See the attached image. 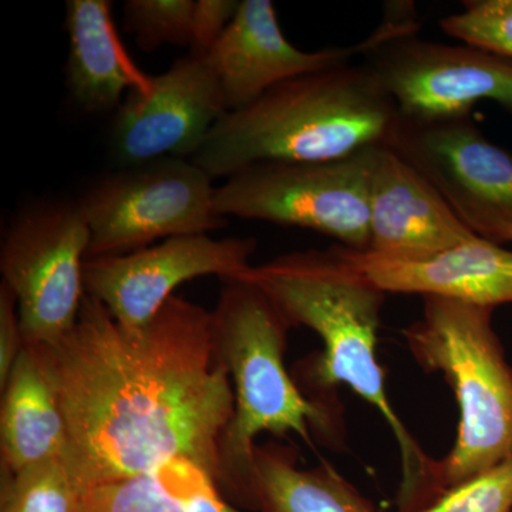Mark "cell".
I'll return each instance as SVG.
<instances>
[{
	"mask_svg": "<svg viewBox=\"0 0 512 512\" xmlns=\"http://www.w3.org/2000/svg\"><path fill=\"white\" fill-rule=\"evenodd\" d=\"M215 349L231 377L234 416L220 440V493L229 503L256 511L254 451L259 434L295 433L309 447L332 446L342 437L336 402L306 396L286 370L291 329L261 289L229 279L211 312Z\"/></svg>",
	"mask_w": 512,
	"mask_h": 512,
	"instance_id": "cell-4",
	"label": "cell"
},
{
	"mask_svg": "<svg viewBox=\"0 0 512 512\" xmlns=\"http://www.w3.org/2000/svg\"><path fill=\"white\" fill-rule=\"evenodd\" d=\"M373 150L332 161L249 165L215 188V211L225 220L311 229L338 239L340 247L366 252Z\"/></svg>",
	"mask_w": 512,
	"mask_h": 512,
	"instance_id": "cell-6",
	"label": "cell"
},
{
	"mask_svg": "<svg viewBox=\"0 0 512 512\" xmlns=\"http://www.w3.org/2000/svg\"><path fill=\"white\" fill-rule=\"evenodd\" d=\"M493 312L426 296L423 316L403 332L417 365L444 376L460 410L456 443L439 460L443 494L512 460V366Z\"/></svg>",
	"mask_w": 512,
	"mask_h": 512,
	"instance_id": "cell-5",
	"label": "cell"
},
{
	"mask_svg": "<svg viewBox=\"0 0 512 512\" xmlns=\"http://www.w3.org/2000/svg\"><path fill=\"white\" fill-rule=\"evenodd\" d=\"M251 238L183 235L110 258L86 259L84 289L126 329L146 326L178 286L201 276L237 278L251 266Z\"/></svg>",
	"mask_w": 512,
	"mask_h": 512,
	"instance_id": "cell-11",
	"label": "cell"
},
{
	"mask_svg": "<svg viewBox=\"0 0 512 512\" xmlns=\"http://www.w3.org/2000/svg\"><path fill=\"white\" fill-rule=\"evenodd\" d=\"M225 113L210 59L188 53L127 94L113 124L114 154L121 167L161 158L191 160Z\"/></svg>",
	"mask_w": 512,
	"mask_h": 512,
	"instance_id": "cell-12",
	"label": "cell"
},
{
	"mask_svg": "<svg viewBox=\"0 0 512 512\" xmlns=\"http://www.w3.org/2000/svg\"><path fill=\"white\" fill-rule=\"evenodd\" d=\"M84 490L64 458L2 474L0 512H80Z\"/></svg>",
	"mask_w": 512,
	"mask_h": 512,
	"instance_id": "cell-19",
	"label": "cell"
},
{
	"mask_svg": "<svg viewBox=\"0 0 512 512\" xmlns=\"http://www.w3.org/2000/svg\"><path fill=\"white\" fill-rule=\"evenodd\" d=\"M195 0H127L124 28L144 52L164 45L191 49Z\"/></svg>",
	"mask_w": 512,
	"mask_h": 512,
	"instance_id": "cell-20",
	"label": "cell"
},
{
	"mask_svg": "<svg viewBox=\"0 0 512 512\" xmlns=\"http://www.w3.org/2000/svg\"><path fill=\"white\" fill-rule=\"evenodd\" d=\"M254 493L259 512H377L326 461L301 470L296 448L274 441L255 446Z\"/></svg>",
	"mask_w": 512,
	"mask_h": 512,
	"instance_id": "cell-18",
	"label": "cell"
},
{
	"mask_svg": "<svg viewBox=\"0 0 512 512\" xmlns=\"http://www.w3.org/2000/svg\"><path fill=\"white\" fill-rule=\"evenodd\" d=\"M362 47L305 52L286 39L271 0H242L237 15L208 53L228 111L241 109L278 84L349 63Z\"/></svg>",
	"mask_w": 512,
	"mask_h": 512,
	"instance_id": "cell-14",
	"label": "cell"
},
{
	"mask_svg": "<svg viewBox=\"0 0 512 512\" xmlns=\"http://www.w3.org/2000/svg\"><path fill=\"white\" fill-rule=\"evenodd\" d=\"M419 512H512V460L451 488Z\"/></svg>",
	"mask_w": 512,
	"mask_h": 512,
	"instance_id": "cell-23",
	"label": "cell"
},
{
	"mask_svg": "<svg viewBox=\"0 0 512 512\" xmlns=\"http://www.w3.org/2000/svg\"><path fill=\"white\" fill-rule=\"evenodd\" d=\"M25 349L18 299L6 284H0V389Z\"/></svg>",
	"mask_w": 512,
	"mask_h": 512,
	"instance_id": "cell-26",
	"label": "cell"
},
{
	"mask_svg": "<svg viewBox=\"0 0 512 512\" xmlns=\"http://www.w3.org/2000/svg\"><path fill=\"white\" fill-rule=\"evenodd\" d=\"M64 26L67 89L86 113L119 110L131 90L150 83L151 76L138 70L120 42L109 0H69Z\"/></svg>",
	"mask_w": 512,
	"mask_h": 512,
	"instance_id": "cell-16",
	"label": "cell"
},
{
	"mask_svg": "<svg viewBox=\"0 0 512 512\" xmlns=\"http://www.w3.org/2000/svg\"><path fill=\"white\" fill-rule=\"evenodd\" d=\"M366 252L421 261L477 238L439 192L387 146L373 150Z\"/></svg>",
	"mask_w": 512,
	"mask_h": 512,
	"instance_id": "cell-13",
	"label": "cell"
},
{
	"mask_svg": "<svg viewBox=\"0 0 512 512\" xmlns=\"http://www.w3.org/2000/svg\"><path fill=\"white\" fill-rule=\"evenodd\" d=\"M416 30L387 23L360 43L366 66L402 116H463L485 100L512 113L511 57L466 43L420 39Z\"/></svg>",
	"mask_w": 512,
	"mask_h": 512,
	"instance_id": "cell-9",
	"label": "cell"
},
{
	"mask_svg": "<svg viewBox=\"0 0 512 512\" xmlns=\"http://www.w3.org/2000/svg\"><path fill=\"white\" fill-rule=\"evenodd\" d=\"M463 12L440 20L446 35L512 59V0H466Z\"/></svg>",
	"mask_w": 512,
	"mask_h": 512,
	"instance_id": "cell-21",
	"label": "cell"
},
{
	"mask_svg": "<svg viewBox=\"0 0 512 512\" xmlns=\"http://www.w3.org/2000/svg\"><path fill=\"white\" fill-rule=\"evenodd\" d=\"M90 229L79 202L43 201L19 212L0 248L2 282L18 299L25 346H53L82 311Z\"/></svg>",
	"mask_w": 512,
	"mask_h": 512,
	"instance_id": "cell-8",
	"label": "cell"
},
{
	"mask_svg": "<svg viewBox=\"0 0 512 512\" xmlns=\"http://www.w3.org/2000/svg\"><path fill=\"white\" fill-rule=\"evenodd\" d=\"M237 0H195L190 53L207 56L237 15Z\"/></svg>",
	"mask_w": 512,
	"mask_h": 512,
	"instance_id": "cell-25",
	"label": "cell"
},
{
	"mask_svg": "<svg viewBox=\"0 0 512 512\" xmlns=\"http://www.w3.org/2000/svg\"><path fill=\"white\" fill-rule=\"evenodd\" d=\"M399 109L365 63H343L272 87L228 111L191 158L212 180L266 161H332L386 146Z\"/></svg>",
	"mask_w": 512,
	"mask_h": 512,
	"instance_id": "cell-3",
	"label": "cell"
},
{
	"mask_svg": "<svg viewBox=\"0 0 512 512\" xmlns=\"http://www.w3.org/2000/svg\"><path fill=\"white\" fill-rule=\"evenodd\" d=\"M386 293H416L495 308L512 305V251L481 237L421 261H397L340 247Z\"/></svg>",
	"mask_w": 512,
	"mask_h": 512,
	"instance_id": "cell-15",
	"label": "cell"
},
{
	"mask_svg": "<svg viewBox=\"0 0 512 512\" xmlns=\"http://www.w3.org/2000/svg\"><path fill=\"white\" fill-rule=\"evenodd\" d=\"M386 146L439 192L478 237L512 242V153L463 116L409 119L402 114Z\"/></svg>",
	"mask_w": 512,
	"mask_h": 512,
	"instance_id": "cell-10",
	"label": "cell"
},
{
	"mask_svg": "<svg viewBox=\"0 0 512 512\" xmlns=\"http://www.w3.org/2000/svg\"><path fill=\"white\" fill-rule=\"evenodd\" d=\"M35 349L66 419L64 461L84 491L175 460L217 481L235 400L207 309L174 295L146 326L126 329L86 293L70 333Z\"/></svg>",
	"mask_w": 512,
	"mask_h": 512,
	"instance_id": "cell-1",
	"label": "cell"
},
{
	"mask_svg": "<svg viewBox=\"0 0 512 512\" xmlns=\"http://www.w3.org/2000/svg\"><path fill=\"white\" fill-rule=\"evenodd\" d=\"M212 181L185 158L128 165L101 178L77 201L90 229L87 259L131 254L158 239L224 227Z\"/></svg>",
	"mask_w": 512,
	"mask_h": 512,
	"instance_id": "cell-7",
	"label": "cell"
},
{
	"mask_svg": "<svg viewBox=\"0 0 512 512\" xmlns=\"http://www.w3.org/2000/svg\"><path fill=\"white\" fill-rule=\"evenodd\" d=\"M164 487L184 504L187 512H242L229 503L202 468L175 460L157 471Z\"/></svg>",
	"mask_w": 512,
	"mask_h": 512,
	"instance_id": "cell-24",
	"label": "cell"
},
{
	"mask_svg": "<svg viewBox=\"0 0 512 512\" xmlns=\"http://www.w3.org/2000/svg\"><path fill=\"white\" fill-rule=\"evenodd\" d=\"M80 512H187L157 473L87 488Z\"/></svg>",
	"mask_w": 512,
	"mask_h": 512,
	"instance_id": "cell-22",
	"label": "cell"
},
{
	"mask_svg": "<svg viewBox=\"0 0 512 512\" xmlns=\"http://www.w3.org/2000/svg\"><path fill=\"white\" fill-rule=\"evenodd\" d=\"M237 278L261 289L291 328L305 326L322 339L323 352L305 359L299 370L316 396L328 399L332 390L345 384L389 424L402 456L399 512H419L443 495L439 460L421 448L387 397L376 350L386 292L340 247L276 256L249 266Z\"/></svg>",
	"mask_w": 512,
	"mask_h": 512,
	"instance_id": "cell-2",
	"label": "cell"
},
{
	"mask_svg": "<svg viewBox=\"0 0 512 512\" xmlns=\"http://www.w3.org/2000/svg\"><path fill=\"white\" fill-rule=\"evenodd\" d=\"M0 392L2 474L63 458L69 443L66 419L35 348L25 346Z\"/></svg>",
	"mask_w": 512,
	"mask_h": 512,
	"instance_id": "cell-17",
	"label": "cell"
}]
</instances>
